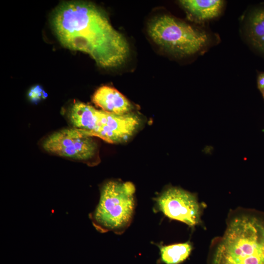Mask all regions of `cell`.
Masks as SVG:
<instances>
[{"label":"cell","instance_id":"obj_8","mask_svg":"<svg viewBox=\"0 0 264 264\" xmlns=\"http://www.w3.org/2000/svg\"><path fill=\"white\" fill-rule=\"evenodd\" d=\"M241 26L247 44L264 57V5L247 11L242 18Z\"/></svg>","mask_w":264,"mask_h":264},{"label":"cell","instance_id":"obj_9","mask_svg":"<svg viewBox=\"0 0 264 264\" xmlns=\"http://www.w3.org/2000/svg\"><path fill=\"white\" fill-rule=\"evenodd\" d=\"M92 102L102 110L115 114L129 113L132 106L129 100L116 89L108 86L98 88L92 96Z\"/></svg>","mask_w":264,"mask_h":264},{"label":"cell","instance_id":"obj_14","mask_svg":"<svg viewBox=\"0 0 264 264\" xmlns=\"http://www.w3.org/2000/svg\"><path fill=\"white\" fill-rule=\"evenodd\" d=\"M257 86L264 99V72L259 74L257 78Z\"/></svg>","mask_w":264,"mask_h":264},{"label":"cell","instance_id":"obj_13","mask_svg":"<svg viewBox=\"0 0 264 264\" xmlns=\"http://www.w3.org/2000/svg\"><path fill=\"white\" fill-rule=\"evenodd\" d=\"M28 97L33 102H37L41 99H45L47 97V94L40 86L36 85L29 91Z\"/></svg>","mask_w":264,"mask_h":264},{"label":"cell","instance_id":"obj_5","mask_svg":"<svg viewBox=\"0 0 264 264\" xmlns=\"http://www.w3.org/2000/svg\"><path fill=\"white\" fill-rule=\"evenodd\" d=\"M155 207L170 219L194 227L201 222V206L197 196L182 188L170 187L156 198Z\"/></svg>","mask_w":264,"mask_h":264},{"label":"cell","instance_id":"obj_1","mask_svg":"<svg viewBox=\"0 0 264 264\" xmlns=\"http://www.w3.org/2000/svg\"><path fill=\"white\" fill-rule=\"evenodd\" d=\"M51 23L64 47L88 54L101 67H117L129 56L126 38L112 26L104 11L92 3L63 2L54 11Z\"/></svg>","mask_w":264,"mask_h":264},{"label":"cell","instance_id":"obj_2","mask_svg":"<svg viewBox=\"0 0 264 264\" xmlns=\"http://www.w3.org/2000/svg\"><path fill=\"white\" fill-rule=\"evenodd\" d=\"M207 264H264V219L243 208L230 212L223 234L212 242Z\"/></svg>","mask_w":264,"mask_h":264},{"label":"cell","instance_id":"obj_3","mask_svg":"<svg viewBox=\"0 0 264 264\" xmlns=\"http://www.w3.org/2000/svg\"><path fill=\"white\" fill-rule=\"evenodd\" d=\"M135 191L130 182L110 180L104 184L98 204L89 215L97 231L121 234L128 228L134 212Z\"/></svg>","mask_w":264,"mask_h":264},{"label":"cell","instance_id":"obj_4","mask_svg":"<svg viewBox=\"0 0 264 264\" xmlns=\"http://www.w3.org/2000/svg\"><path fill=\"white\" fill-rule=\"evenodd\" d=\"M148 32L152 40L171 53L180 56L202 53L211 43L209 33L169 15L153 19Z\"/></svg>","mask_w":264,"mask_h":264},{"label":"cell","instance_id":"obj_12","mask_svg":"<svg viewBox=\"0 0 264 264\" xmlns=\"http://www.w3.org/2000/svg\"><path fill=\"white\" fill-rule=\"evenodd\" d=\"M192 250V245L189 242L161 246L160 259L165 264H180L189 257Z\"/></svg>","mask_w":264,"mask_h":264},{"label":"cell","instance_id":"obj_10","mask_svg":"<svg viewBox=\"0 0 264 264\" xmlns=\"http://www.w3.org/2000/svg\"><path fill=\"white\" fill-rule=\"evenodd\" d=\"M179 2L191 18L198 22L218 17L225 5L222 0H182Z\"/></svg>","mask_w":264,"mask_h":264},{"label":"cell","instance_id":"obj_7","mask_svg":"<svg viewBox=\"0 0 264 264\" xmlns=\"http://www.w3.org/2000/svg\"><path fill=\"white\" fill-rule=\"evenodd\" d=\"M140 120L135 115H118L98 110V121L93 136L110 143L128 139L138 128Z\"/></svg>","mask_w":264,"mask_h":264},{"label":"cell","instance_id":"obj_6","mask_svg":"<svg viewBox=\"0 0 264 264\" xmlns=\"http://www.w3.org/2000/svg\"><path fill=\"white\" fill-rule=\"evenodd\" d=\"M47 152L64 157L85 160L94 154L96 144L84 131L65 129L49 135L43 143Z\"/></svg>","mask_w":264,"mask_h":264},{"label":"cell","instance_id":"obj_11","mask_svg":"<svg viewBox=\"0 0 264 264\" xmlns=\"http://www.w3.org/2000/svg\"><path fill=\"white\" fill-rule=\"evenodd\" d=\"M68 116L74 128L93 136L97 126L98 110L89 105L77 102L70 108Z\"/></svg>","mask_w":264,"mask_h":264}]
</instances>
